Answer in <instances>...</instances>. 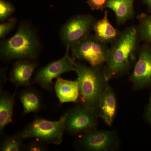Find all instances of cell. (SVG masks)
Segmentation results:
<instances>
[{
    "label": "cell",
    "instance_id": "cell-22",
    "mask_svg": "<svg viewBox=\"0 0 151 151\" xmlns=\"http://www.w3.org/2000/svg\"><path fill=\"white\" fill-rule=\"evenodd\" d=\"M17 22V19L12 17L6 22L0 24V37L3 38L14 27Z\"/></svg>",
    "mask_w": 151,
    "mask_h": 151
},
{
    "label": "cell",
    "instance_id": "cell-17",
    "mask_svg": "<svg viewBox=\"0 0 151 151\" xmlns=\"http://www.w3.org/2000/svg\"><path fill=\"white\" fill-rule=\"evenodd\" d=\"M17 91L13 94L0 89V132L2 133L5 127L12 122L13 107Z\"/></svg>",
    "mask_w": 151,
    "mask_h": 151
},
{
    "label": "cell",
    "instance_id": "cell-7",
    "mask_svg": "<svg viewBox=\"0 0 151 151\" xmlns=\"http://www.w3.org/2000/svg\"><path fill=\"white\" fill-rule=\"evenodd\" d=\"M96 19L89 14L75 15L62 26L60 37L66 47H71L90 34Z\"/></svg>",
    "mask_w": 151,
    "mask_h": 151
},
{
    "label": "cell",
    "instance_id": "cell-8",
    "mask_svg": "<svg viewBox=\"0 0 151 151\" xmlns=\"http://www.w3.org/2000/svg\"><path fill=\"white\" fill-rule=\"evenodd\" d=\"M78 136L75 147L81 150L113 151L119 146V137L115 131L96 129Z\"/></svg>",
    "mask_w": 151,
    "mask_h": 151
},
{
    "label": "cell",
    "instance_id": "cell-1",
    "mask_svg": "<svg viewBox=\"0 0 151 151\" xmlns=\"http://www.w3.org/2000/svg\"><path fill=\"white\" fill-rule=\"evenodd\" d=\"M139 41L137 27L132 26L125 29L111 44L104 65L108 81L129 70L138 55Z\"/></svg>",
    "mask_w": 151,
    "mask_h": 151
},
{
    "label": "cell",
    "instance_id": "cell-12",
    "mask_svg": "<svg viewBox=\"0 0 151 151\" xmlns=\"http://www.w3.org/2000/svg\"><path fill=\"white\" fill-rule=\"evenodd\" d=\"M117 110V100L113 89L106 85L100 97L99 104V116L108 127L113 124Z\"/></svg>",
    "mask_w": 151,
    "mask_h": 151
},
{
    "label": "cell",
    "instance_id": "cell-15",
    "mask_svg": "<svg viewBox=\"0 0 151 151\" xmlns=\"http://www.w3.org/2000/svg\"><path fill=\"white\" fill-rule=\"evenodd\" d=\"M19 99L23 106V114L37 113L43 109L44 104L42 96L35 89L27 87L19 94Z\"/></svg>",
    "mask_w": 151,
    "mask_h": 151
},
{
    "label": "cell",
    "instance_id": "cell-23",
    "mask_svg": "<svg viewBox=\"0 0 151 151\" xmlns=\"http://www.w3.org/2000/svg\"><path fill=\"white\" fill-rule=\"evenodd\" d=\"M108 0H87L88 4L90 8L92 10L103 11L105 3Z\"/></svg>",
    "mask_w": 151,
    "mask_h": 151
},
{
    "label": "cell",
    "instance_id": "cell-19",
    "mask_svg": "<svg viewBox=\"0 0 151 151\" xmlns=\"http://www.w3.org/2000/svg\"><path fill=\"white\" fill-rule=\"evenodd\" d=\"M24 139L19 132L5 138L1 143V151H20L22 150Z\"/></svg>",
    "mask_w": 151,
    "mask_h": 151
},
{
    "label": "cell",
    "instance_id": "cell-24",
    "mask_svg": "<svg viewBox=\"0 0 151 151\" xmlns=\"http://www.w3.org/2000/svg\"><path fill=\"white\" fill-rule=\"evenodd\" d=\"M7 68H5L1 69V81H0V89H3L4 84L6 83V78Z\"/></svg>",
    "mask_w": 151,
    "mask_h": 151
},
{
    "label": "cell",
    "instance_id": "cell-13",
    "mask_svg": "<svg viewBox=\"0 0 151 151\" xmlns=\"http://www.w3.org/2000/svg\"><path fill=\"white\" fill-rule=\"evenodd\" d=\"M135 0H108L104 8L114 12L116 22L119 26L124 25L135 17L134 4Z\"/></svg>",
    "mask_w": 151,
    "mask_h": 151
},
{
    "label": "cell",
    "instance_id": "cell-20",
    "mask_svg": "<svg viewBox=\"0 0 151 151\" xmlns=\"http://www.w3.org/2000/svg\"><path fill=\"white\" fill-rule=\"evenodd\" d=\"M14 11V7L12 4L4 0H0V21H5Z\"/></svg>",
    "mask_w": 151,
    "mask_h": 151
},
{
    "label": "cell",
    "instance_id": "cell-3",
    "mask_svg": "<svg viewBox=\"0 0 151 151\" xmlns=\"http://www.w3.org/2000/svg\"><path fill=\"white\" fill-rule=\"evenodd\" d=\"M40 44L32 26L25 22L19 25L14 35L0 42V56L4 61L14 60H35Z\"/></svg>",
    "mask_w": 151,
    "mask_h": 151
},
{
    "label": "cell",
    "instance_id": "cell-2",
    "mask_svg": "<svg viewBox=\"0 0 151 151\" xmlns=\"http://www.w3.org/2000/svg\"><path fill=\"white\" fill-rule=\"evenodd\" d=\"M74 65L77 74L78 96L76 103L93 109L99 113L100 97L108 81L105 78L104 65L88 66L75 60Z\"/></svg>",
    "mask_w": 151,
    "mask_h": 151
},
{
    "label": "cell",
    "instance_id": "cell-9",
    "mask_svg": "<svg viewBox=\"0 0 151 151\" xmlns=\"http://www.w3.org/2000/svg\"><path fill=\"white\" fill-rule=\"evenodd\" d=\"M70 48L66 47V52L61 58L49 63L38 70L34 78V82L45 90L52 92L54 86L53 79L58 78L63 73L76 71L75 60L69 55Z\"/></svg>",
    "mask_w": 151,
    "mask_h": 151
},
{
    "label": "cell",
    "instance_id": "cell-6",
    "mask_svg": "<svg viewBox=\"0 0 151 151\" xmlns=\"http://www.w3.org/2000/svg\"><path fill=\"white\" fill-rule=\"evenodd\" d=\"M65 132L78 136L97 129L99 113L91 108L78 105L66 112Z\"/></svg>",
    "mask_w": 151,
    "mask_h": 151
},
{
    "label": "cell",
    "instance_id": "cell-14",
    "mask_svg": "<svg viewBox=\"0 0 151 151\" xmlns=\"http://www.w3.org/2000/svg\"><path fill=\"white\" fill-rule=\"evenodd\" d=\"M92 30L95 36L106 44L113 43L122 32L115 28L109 21L107 11H105L103 18L95 21Z\"/></svg>",
    "mask_w": 151,
    "mask_h": 151
},
{
    "label": "cell",
    "instance_id": "cell-4",
    "mask_svg": "<svg viewBox=\"0 0 151 151\" xmlns=\"http://www.w3.org/2000/svg\"><path fill=\"white\" fill-rule=\"evenodd\" d=\"M66 116L65 113L58 121L54 122L36 117L22 130L19 131V133L24 139L33 138L46 144L58 145L63 140Z\"/></svg>",
    "mask_w": 151,
    "mask_h": 151
},
{
    "label": "cell",
    "instance_id": "cell-11",
    "mask_svg": "<svg viewBox=\"0 0 151 151\" xmlns=\"http://www.w3.org/2000/svg\"><path fill=\"white\" fill-rule=\"evenodd\" d=\"M38 63L35 60H17L14 62L9 80L17 87H27L31 84L32 77Z\"/></svg>",
    "mask_w": 151,
    "mask_h": 151
},
{
    "label": "cell",
    "instance_id": "cell-18",
    "mask_svg": "<svg viewBox=\"0 0 151 151\" xmlns=\"http://www.w3.org/2000/svg\"><path fill=\"white\" fill-rule=\"evenodd\" d=\"M139 25L137 26L140 41L151 45V14L141 13L137 16Z\"/></svg>",
    "mask_w": 151,
    "mask_h": 151
},
{
    "label": "cell",
    "instance_id": "cell-5",
    "mask_svg": "<svg viewBox=\"0 0 151 151\" xmlns=\"http://www.w3.org/2000/svg\"><path fill=\"white\" fill-rule=\"evenodd\" d=\"M74 60H84L92 67L105 64L109 47L106 44L90 34L83 40L70 47Z\"/></svg>",
    "mask_w": 151,
    "mask_h": 151
},
{
    "label": "cell",
    "instance_id": "cell-16",
    "mask_svg": "<svg viewBox=\"0 0 151 151\" xmlns=\"http://www.w3.org/2000/svg\"><path fill=\"white\" fill-rule=\"evenodd\" d=\"M54 89L61 104L76 103L78 98V85L75 81L65 80L59 76L57 78Z\"/></svg>",
    "mask_w": 151,
    "mask_h": 151
},
{
    "label": "cell",
    "instance_id": "cell-10",
    "mask_svg": "<svg viewBox=\"0 0 151 151\" xmlns=\"http://www.w3.org/2000/svg\"><path fill=\"white\" fill-rule=\"evenodd\" d=\"M138 56L129 80L135 89H141L151 85V45H142Z\"/></svg>",
    "mask_w": 151,
    "mask_h": 151
},
{
    "label": "cell",
    "instance_id": "cell-25",
    "mask_svg": "<svg viewBox=\"0 0 151 151\" xmlns=\"http://www.w3.org/2000/svg\"><path fill=\"white\" fill-rule=\"evenodd\" d=\"M145 114L146 119L151 125V92L150 94L148 104L146 109Z\"/></svg>",
    "mask_w": 151,
    "mask_h": 151
},
{
    "label": "cell",
    "instance_id": "cell-21",
    "mask_svg": "<svg viewBox=\"0 0 151 151\" xmlns=\"http://www.w3.org/2000/svg\"><path fill=\"white\" fill-rule=\"evenodd\" d=\"M47 145L42 141L34 139L24 147L23 150L27 151H46L48 150Z\"/></svg>",
    "mask_w": 151,
    "mask_h": 151
},
{
    "label": "cell",
    "instance_id": "cell-26",
    "mask_svg": "<svg viewBox=\"0 0 151 151\" xmlns=\"http://www.w3.org/2000/svg\"><path fill=\"white\" fill-rule=\"evenodd\" d=\"M142 1L147 6L149 10L151 11V0H142Z\"/></svg>",
    "mask_w": 151,
    "mask_h": 151
}]
</instances>
